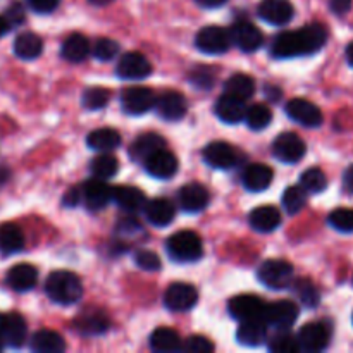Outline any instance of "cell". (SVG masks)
I'll use <instances>...</instances> for the list:
<instances>
[{"mask_svg":"<svg viewBox=\"0 0 353 353\" xmlns=\"http://www.w3.org/2000/svg\"><path fill=\"white\" fill-rule=\"evenodd\" d=\"M327 41V30L321 23L307 24L295 31H285L272 41V55L278 59H292L319 52Z\"/></svg>","mask_w":353,"mask_h":353,"instance_id":"obj_1","label":"cell"},{"mask_svg":"<svg viewBox=\"0 0 353 353\" xmlns=\"http://www.w3.org/2000/svg\"><path fill=\"white\" fill-rule=\"evenodd\" d=\"M45 292L50 296L52 302L61 303V305H72L79 302L83 296L81 279L69 271H54L47 278L45 283Z\"/></svg>","mask_w":353,"mask_h":353,"instance_id":"obj_2","label":"cell"},{"mask_svg":"<svg viewBox=\"0 0 353 353\" xmlns=\"http://www.w3.org/2000/svg\"><path fill=\"white\" fill-rule=\"evenodd\" d=\"M168 254L172 261L178 262L199 261L203 254L202 240L193 231H179L168 240Z\"/></svg>","mask_w":353,"mask_h":353,"instance_id":"obj_3","label":"cell"},{"mask_svg":"<svg viewBox=\"0 0 353 353\" xmlns=\"http://www.w3.org/2000/svg\"><path fill=\"white\" fill-rule=\"evenodd\" d=\"M259 279L271 290H285L293 283V265L281 259L265 261L259 268Z\"/></svg>","mask_w":353,"mask_h":353,"instance_id":"obj_4","label":"cell"},{"mask_svg":"<svg viewBox=\"0 0 353 353\" xmlns=\"http://www.w3.org/2000/svg\"><path fill=\"white\" fill-rule=\"evenodd\" d=\"M305 152V141L296 133H290V131L278 134V138L272 143V154L276 155L278 161L285 162V164H296L299 161H302Z\"/></svg>","mask_w":353,"mask_h":353,"instance_id":"obj_5","label":"cell"},{"mask_svg":"<svg viewBox=\"0 0 353 353\" xmlns=\"http://www.w3.org/2000/svg\"><path fill=\"white\" fill-rule=\"evenodd\" d=\"M199 302V293L188 283H172L164 293V305L171 312H186Z\"/></svg>","mask_w":353,"mask_h":353,"instance_id":"obj_6","label":"cell"},{"mask_svg":"<svg viewBox=\"0 0 353 353\" xmlns=\"http://www.w3.org/2000/svg\"><path fill=\"white\" fill-rule=\"evenodd\" d=\"M195 45L203 54H224L231 45V33L219 26H207L199 31Z\"/></svg>","mask_w":353,"mask_h":353,"instance_id":"obj_7","label":"cell"},{"mask_svg":"<svg viewBox=\"0 0 353 353\" xmlns=\"http://www.w3.org/2000/svg\"><path fill=\"white\" fill-rule=\"evenodd\" d=\"M299 319V307L290 300H281V302L269 303L265 307L264 321L268 326L276 327L279 331H288Z\"/></svg>","mask_w":353,"mask_h":353,"instance_id":"obj_8","label":"cell"},{"mask_svg":"<svg viewBox=\"0 0 353 353\" xmlns=\"http://www.w3.org/2000/svg\"><path fill=\"white\" fill-rule=\"evenodd\" d=\"M265 307H268V303L262 302L259 296L238 295L231 300L230 305H228V309H230L231 317H234L236 321L243 323V321L264 319Z\"/></svg>","mask_w":353,"mask_h":353,"instance_id":"obj_9","label":"cell"},{"mask_svg":"<svg viewBox=\"0 0 353 353\" xmlns=\"http://www.w3.org/2000/svg\"><path fill=\"white\" fill-rule=\"evenodd\" d=\"M231 41L243 52H255L264 43L262 31L247 19L236 21L231 28Z\"/></svg>","mask_w":353,"mask_h":353,"instance_id":"obj_10","label":"cell"},{"mask_svg":"<svg viewBox=\"0 0 353 353\" xmlns=\"http://www.w3.org/2000/svg\"><path fill=\"white\" fill-rule=\"evenodd\" d=\"M123 109L131 116H141L154 109L157 103V97L150 88L145 86H133L123 92Z\"/></svg>","mask_w":353,"mask_h":353,"instance_id":"obj_11","label":"cell"},{"mask_svg":"<svg viewBox=\"0 0 353 353\" xmlns=\"http://www.w3.org/2000/svg\"><path fill=\"white\" fill-rule=\"evenodd\" d=\"M286 114L295 123L305 128H317L323 124V112L314 102L307 99H293L286 103Z\"/></svg>","mask_w":353,"mask_h":353,"instance_id":"obj_12","label":"cell"},{"mask_svg":"<svg viewBox=\"0 0 353 353\" xmlns=\"http://www.w3.org/2000/svg\"><path fill=\"white\" fill-rule=\"evenodd\" d=\"M331 333L326 324L323 323H309L300 330L299 345L303 352H321L330 343Z\"/></svg>","mask_w":353,"mask_h":353,"instance_id":"obj_13","label":"cell"},{"mask_svg":"<svg viewBox=\"0 0 353 353\" xmlns=\"http://www.w3.org/2000/svg\"><path fill=\"white\" fill-rule=\"evenodd\" d=\"M116 72L123 79H143L152 72V64L140 52H128L119 59Z\"/></svg>","mask_w":353,"mask_h":353,"instance_id":"obj_14","label":"cell"},{"mask_svg":"<svg viewBox=\"0 0 353 353\" xmlns=\"http://www.w3.org/2000/svg\"><path fill=\"white\" fill-rule=\"evenodd\" d=\"M81 200L90 210H100L109 205V202L112 200V188L107 186L103 179H88L81 186Z\"/></svg>","mask_w":353,"mask_h":353,"instance_id":"obj_15","label":"cell"},{"mask_svg":"<svg viewBox=\"0 0 353 353\" xmlns=\"http://www.w3.org/2000/svg\"><path fill=\"white\" fill-rule=\"evenodd\" d=\"M203 159L216 169H231L238 162V152L228 141H212L203 150Z\"/></svg>","mask_w":353,"mask_h":353,"instance_id":"obj_16","label":"cell"},{"mask_svg":"<svg viewBox=\"0 0 353 353\" xmlns=\"http://www.w3.org/2000/svg\"><path fill=\"white\" fill-rule=\"evenodd\" d=\"M178 200L179 205H181V209L185 210V212L196 214L202 212L203 209H207L210 195L209 190L203 185H200V183H188V185H185L179 190Z\"/></svg>","mask_w":353,"mask_h":353,"instance_id":"obj_17","label":"cell"},{"mask_svg":"<svg viewBox=\"0 0 353 353\" xmlns=\"http://www.w3.org/2000/svg\"><path fill=\"white\" fill-rule=\"evenodd\" d=\"M143 164H145V169H147L148 174L154 176V178H161V179L172 178L179 168L178 157H176L172 152L165 150V148H162V150L155 152L154 155H150V157H148Z\"/></svg>","mask_w":353,"mask_h":353,"instance_id":"obj_18","label":"cell"},{"mask_svg":"<svg viewBox=\"0 0 353 353\" xmlns=\"http://www.w3.org/2000/svg\"><path fill=\"white\" fill-rule=\"evenodd\" d=\"M259 17L274 26H283L293 17V6L288 0H262L259 6Z\"/></svg>","mask_w":353,"mask_h":353,"instance_id":"obj_19","label":"cell"},{"mask_svg":"<svg viewBox=\"0 0 353 353\" xmlns=\"http://www.w3.org/2000/svg\"><path fill=\"white\" fill-rule=\"evenodd\" d=\"M26 333H28V327H26V321H24L23 316H19V314L16 312L3 316V324H2V330H0V336H2L3 343H6L7 347H12V348L23 347L24 341H26Z\"/></svg>","mask_w":353,"mask_h":353,"instance_id":"obj_20","label":"cell"},{"mask_svg":"<svg viewBox=\"0 0 353 353\" xmlns=\"http://www.w3.org/2000/svg\"><path fill=\"white\" fill-rule=\"evenodd\" d=\"M159 116L164 117L165 121H179L185 117L186 110H188V103L186 99L178 92H165L161 95L155 103Z\"/></svg>","mask_w":353,"mask_h":353,"instance_id":"obj_21","label":"cell"},{"mask_svg":"<svg viewBox=\"0 0 353 353\" xmlns=\"http://www.w3.org/2000/svg\"><path fill=\"white\" fill-rule=\"evenodd\" d=\"M216 114L224 123L236 124L247 116V105H245V100L236 99L230 93H224L216 102Z\"/></svg>","mask_w":353,"mask_h":353,"instance_id":"obj_22","label":"cell"},{"mask_svg":"<svg viewBox=\"0 0 353 353\" xmlns=\"http://www.w3.org/2000/svg\"><path fill=\"white\" fill-rule=\"evenodd\" d=\"M38 271L31 264H17L12 265L7 272V285L14 292H30L37 286Z\"/></svg>","mask_w":353,"mask_h":353,"instance_id":"obj_23","label":"cell"},{"mask_svg":"<svg viewBox=\"0 0 353 353\" xmlns=\"http://www.w3.org/2000/svg\"><path fill=\"white\" fill-rule=\"evenodd\" d=\"M145 216H147L148 223L154 224V226H169L174 221L176 207L168 199H154L145 205Z\"/></svg>","mask_w":353,"mask_h":353,"instance_id":"obj_24","label":"cell"},{"mask_svg":"<svg viewBox=\"0 0 353 353\" xmlns=\"http://www.w3.org/2000/svg\"><path fill=\"white\" fill-rule=\"evenodd\" d=\"M112 200L126 212H138L147 205V196L134 186H116L112 188Z\"/></svg>","mask_w":353,"mask_h":353,"instance_id":"obj_25","label":"cell"},{"mask_svg":"<svg viewBox=\"0 0 353 353\" xmlns=\"http://www.w3.org/2000/svg\"><path fill=\"white\" fill-rule=\"evenodd\" d=\"M236 338L241 345L259 347L268 340V323L264 319L243 321L236 331Z\"/></svg>","mask_w":353,"mask_h":353,"instance_id":"obj_26","label":"cell"},{"mask_svg":"<svg viewBox=\"0 0 353 353\" xmlns=\"http://www.w3.org/2000/svg\"><path fill=\"white\" fill-rule=\"evenodd\" d=\"M274 178V172L269 165L265 164H250L243 171V186L250 192H264L265 188H269V185L272 183Z\"/></svg>","mask_w":353,"mask_h":353,"instance_id":"obj_27","label":"cell"},{"mask_svg":"<svg viewBox=\"0 0 353 353\" xmlns=\"http://www.w3.org/2000/svg\"><path fill=\"white\" fill-rule=\"evenodd\" d=\"M165 148V140L157 133H145L133 141L130 148V155L134 161L145 162L155 152Z\"/></svg>","mask_w":353,"mask_h":353,"instance_id":"obj_28","label":"cell"},{"mask_svg":"<svg viewBox=\"0 0 353 353\" xmlns=\"http://www.w3.org/2000/svg\"><path fill=\"white\" fill-rule=\"evenodd\" d=\"M248 223H250V226L255 231L271 233V231H274L281 224V214H279V210L276 207L262 205L252 210L250 217H248Z\"/></svg>","mask_w":353,"mask_h":353,"instance_id":"obj_29","label":"cell"},{"mask_svg":"<svg viewBox=\"0 0 353 353\" xmlns=\"http://www.w3.org/2000/svg\"><path fill=\"white\" fill-rule=\"evenodd\" d=\"M61 52L65 61L72 62V64H78V62L85 61L88 57V54L92 52V47H90V41L85 34L72 33L71 37H68L64 40Z\"/></svg>","mask_w":353,"mask_h":353,"instance_id":"obj_30","label":"cell"},{"mask_svg":"<svg viewBox=\"0 0 353 353\" xmlns=\"http://www.w3.org/2000/svg\"><path fill=\"white\" fill-rule=\"evenodd\" d=\"M30 347L31 350L38 353H59L65 350V341L55 331L40 330L33 334Z\"/></svg>","mask_w":353,"mask_h":353,"instance_id":"obj_31","label":"cell"},{"mask_svg":"<svg viewBox=\"0 0 353 353\" xmlns=\"http://www.w3.org/2000/svg\"><path fill=\"white\" fill-rule=\"evenodd\" d=\"M150 347L161 353L179 352L183 350V341L171 327H157L150 336Z\"/></svg>","mask_w":353,"mask_h":353,"instance_id":"obj_32","label":"cell"},{"mask_svg":"<svg viewBox=\"0 0 353 353\" xmlns=\"http://www.w3.org/2000/svg\"><path fill=\"white\" fill-rule=\"evenodd\" d=\"M24 248L23 231L12 223L0 224V254L12 255Z\"/></svg>","mask_w":353,"mask_h":353,"instance_id":"obj_33","label":"cell"},{"mask_svg":"<svg viewBox=\"0 0 353 353\" xmlns=\"http://www.w3.org/2000/svg\"><path fill=\"white\" fill-rule=\"evenodd\" d=\"M43 50V41L34 33H23L14 40V54L23 61H33L40 57Z\"/></svg>","mask_w":353,"mask_h":353,"instance_id":"obj_34","label":"cell"},{"mask_svg":"<svg viewBox=\"0 0 353 353\" xmlns=\"http://www.w3.org/2000/svg\"><path fill=\"white\" fill-rule=\"evenodd\" d=\"M86 143L90 148L99 152H110L116 150L121 145V134L112 128H99L92 131L86 138Z\"/></svg>","mask_w":353,"mask_h":353,"instance_id":"obj_35","label":"cell"},{"mask_svg":"<svg viewBox=\"0 0 353 353\" xmlns=\"http://www.w3.org/2000/svg\"><path fill=\"white\" fill-rule=\"evenodd\" d=\"M74 327L78 333L93 336V334L105 333L109 330V321H107V317L102 312L92 310V312H86L83 316H79L74 321Z\"/></svg>","mask_w":353,"mask_h":353,"instance_id":"obj_36","label":"cell"},{"mask_svg":"<svg viewBox=\"0 0 353 353\" xmlns=\"http://www.w3.org/2000/svg\"><path fill=\"white\" fill-rule=\"evenodd\" d=\"M224 92L236 97V99L247 100L255 93V81L252 76L238 72V74H233L228 79L226 85H224Z\"/></svg>","mask_w":353,"mask_h":353,"instance_id":"obj_37","label":"cell"},{"mask_svg":"<svg viewBox=\"0 0 353 353\" xmlns=\"http://www.w3.org/2000/svg\"><path fill=\"white\" fill-rule=\"evenodd\" d=\"M90 169H92L93 178H99V179H103V181H107V179L114 178V176L117 174L119 162H117V159L114 157V155H109V152H105V154L93 159L92 164H90Z\"/></svg>","mask_w":353,"mask_h":353,"instance_id":"obj_38","label":"cell"},{"mask_svg":"<svg viewBox=\"0 0 353 353\" xmlns=\"http://www.w3.org/2000/svg\"><path fill=\"white\" fill-rule=\"evenodd\" d=\"M292 288L293 293L296 295V299H299L305 307L314 309V307L319 305V292H317L316 285H314L310 279H293Z\"/></svg>","mask_w":353,"mask_h":353,"instance_id":"obj_39","label":"cell"},{"mask_svg":"<svg viewBox=\"0 0 353 353\" xmlns=\"http://www.w3.org/2000/svg\"><path fill=\"white\" fill-rule=\"evenodd\" d=\"M248 128L254 131L265 130L272 121V112L268 105L264 103H255L250 109H247V116H245Z\"/></svg>","mask_w":353,"mask_h":353,"instance_id":"obj_40","label":"cell"},{"mask_svg":"<svg viewBox=\"0 0 353 353\" xmlns=\"http://www.w3.org/2000/svg\"><path fill=\"white\" fill-rule=\"evenodd\" d=\"M307 203V190L300 186H290L285 193H283V207L290 216H295L300 210L305 207Z\"/></svg>","mask_w":353,"mask_h":353,"instance_id":"obj_41","label":"cell"},{"mask_svg":"<svg viewBox=\"0 0 353 353\" xmlns=\"http://www.w3.org/2000/svg\"><path fill=\"white\" fill-rule=\"evenodd\" d=\"M300 185L307 190V193H321L326 190L327 178L323 169L310 168L300 178Z\"/></svg>","mask_w":353,"mask_h":353,"instance_id":"obj_42","label":"cell"},{"mask_svg":"<svg viewBox=\"0 0 353 353\" xmlns=\"http://www.w3.org/2000/svg\"><path fill=\"white\" fill-rule=\"evenodd\" d=\"M110 100V92L103 86H93L83 93V107L88 110H99L107 105Z\"/></svg>","mask_w":353,"mask_h":353,"instance_id":"obj_43","label":"cell"},{"mask_svg":"<svg viewBox=\"0 0 353 353\" xmlns=\"http://www.w3.org/2000/svg\"><path fill=\"white\" fill-rule=\"evenodd\" d=\"M93 57L99 61H112L117 54H119V43L110 38H99L92 48Z\"/></svg>","mask_w":353,"mask_h":353,"instance_id":"obj_44","label":"cell"},{"mask_svg":"<svg viewBox=\"0 0 353 353\" xmlns=\"http://www.w3.org/2000/svg\"><path fill=\"white\" fill-rule=\"evenodd\" d=\"M269 350L274 353H296L300 352L299 340L288 334L286 331L276 334L271 341H269Z\"/></svg>","mask_w":353,"mask_h":353,"instance_id":"obj_45","label":"cell"},{"mask_svg":"<svg viewBox=\"0 0 353 353\" xmlns=\"http://www.w3.org/2000/svg\"><path fill=\"white\" fill-rule=\"evenodd\" d=\"M330 224L341 233L353 231V209H336L330 214Z\"/></svg>","mask_w":353,"mask_h":353,"instance_id":"obj_46","label":"cell"},{"mask_svg":"<svg viewBox=\"0 0 353 353\" xmlns=\"http://www.w3.org/2000/svg\"><path fill=\"white\" fill-rule=\"evenodd\" d=\"M134 262H137L138 268L148 272H155L162 268L161 257L150 250H138L137 255H134Z\"/></svg>","mask_w":353,"mask_h":353,"instance_id":"obj_47","label":"cell"},{"mask_svg":"<svg viewBox=\"0 0 353 353\" xmlns=\"http://www.w3.org/2000/svg\"><path fill=\"white\" fill-rule=\"evenodd\" d=\"M183 350L190 353H209L214 350V345L210 343V340H207L205 336H200V334H193L188 340H185L183 343Z\"/></svg>","mask_w":353,"mask_h":353,"instance_id":"obj_48","label":"cell"},{"mask_svg":"<svg viewBox=\"0 0 353 353\" xmlns=\"http://www.w3.org/2000/svg\"><path fill=\"white\" fill-rule=\"evenodd\" d=\"M214 71L209 68H196L190 72V81L199 88H210L214 85Z\"/></svg>","mask_w":353,"mask_h":353,"instance_id":"obj_49","label":"cell"},{"mask_svg":"<svg viewBox=\"0 0 353 353\" xmlns=\"http://www.w3.org/2000/svg\"><path fill=\"white\" fill-rule=\"evenodd\" d=\"M6 19L9 21L10 26H19V24H23V21H24L23 6L17 2L10 3L9 9H7V12H6Z\"/></svg>","mask_w":353,"mask_h":353,"instance_id":"obj_50","label":"cell"},{"mask_svg":"<svg viewBox=\"0 0 353 353\" xmlns=\"http://www.w3.org/2000/svg\"><path fill=\"white\" fill-rule=\"evenodd\" d=\"M26 2L34 12H40V14L52 12V10L57 9L59 6V0H26Z\"/></svg>","mask_w":353,"mask_h":353,"instance_id":"obj_51","label":"cell"},{"mask_svg":"<svg viewBox=\"0 0 353 353\" xmlns=\"http://www.w3.org/2000/svg\"><path fill=\"white\" fill-rule=\"evenodd\" d=\"M330 7L336 16H345L347 12H350L352 0H330Z\"/></svg>","mask_w":353,"mask_h":353,"instance_id":"obj_52","label":"cell"},{"mask_svg":"<svg viewBox=\"0 0 353 353\" xmlns=\"http://www.w3.org/2000/svg\"><path fill=\"white\" fill-rule=\"evenodd\" d=\"M78 202H81V190H71V192L64 196L65 205L74 207Z\"/></svg>","mask_w":353,"mask_h":353,"instance_id":"obj_53","label":"cell"},{"mask_svg":"<svg viewBox=\"0 0 353 353\" xmlns=\"http://www.w3.org/2000/svg\"><path fill=\"white\" fill-rule=\"evenodd\" d=\"M195 2L203 9H217V7L224 6L228 0H195Z\"/></svg>","mask_w":353,"mask_h":353,"instance_id":"obj_54","label":"cell"},{"mask_svg":"<svg viewBox=\"0 0 353 353\" xmlns=\"http://www.w3.org/2000/svg\"><path fill=\"white\" fill-rule=\"evenodd\" d=\"M343 181H345V186L348 188V192L353 193V165L345 171V176H343Z\"/></svg>","mask_w":353,"mask_h":353,"instance_id":"obj_55","label":"cell"},{"mask_svg":"<svg viewBox=\"0 0 353 353\" xmlns=\"http://www.w3.org/2000/svg\"><path fill=\"white\" fill-rule=\"evenodd\" d=\"M9 30H10L9 21L6 19V16H0V38H2Z\"/></svg>","mask_w":353,"mask_h":353,"instance_id":"obj_56","label":"cell"},{"mask_svg":"<svg viewBox=\"0 0 353 353\" xmlns=\"http://www.w3.org/2000/svg\"><path fill=\"white\" fill-rule=\"evenodd\" d=\"M90 3H92V6H97V7H105V6H109V3H112L114 0H88Z\"/></svg>","mask_w":353,"mask_h":353,"instance_id":"obj_57","label":"cell"},{"mask_svg":"<svg viewBox=\"0 0 353 353\" xmlns=\"http://www.w3.org/2000/svg\"><path fill=\"white\" fill-rule=\"evenodd\" d=\"M347 59H348V62H350V65H353V43L348 45V48H347Z\"/></svg>","mask_w":353,"mask_h":353,"instance_id":"obj_58","label":"cell"},{"mask_svg":"<svg viewBox=\"0 0 353 353\" xmlns=\"http://www.w3.org/2000/svg\"><path fill=\"white\" fill-rule=\"evenodd\" d=\"M2 324H3V316L0 314V330H2Z\"/></svg>","mask_w":353,"mask_h":353,"instance_id":"obj_59","label":"cell"},{"mask_svg":"<svg viewBox=\"0 0 353 353\" xmlns=\"http://www.w3.org/2000/svg\"><path fill=\"white\" fill-rule=\"evenodd\" d=\"M3 348V340H2V336H0V350H2Z\"/></svg>","mask_w":353,"mask_h":353,"instance_id":"obj_60","label":"cell"}]
</instances>
